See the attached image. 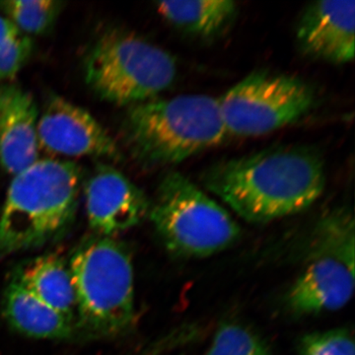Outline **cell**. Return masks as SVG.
Masks as SVG:
<instances>
[{
	"label": "cell",
	"instance_id": "obj_2",
	"mask_svg": "<svg viewBox=\"0 0 355 355\" xmlns=\"http://www.w3.org/2000/svg\"><path fill=\"white\" fill-rule=\"evenodd\" d=\"M83 173L70 161L43 159L13 176L0 216V254L55 241L76 216Z\"/></svg>",
	"mask_w": 355,
	"mask_h": 355
},
{
	"label": "cell",
	"instance_id": "obj_1",
	"mask_svg": "<svg viewBox=\"0 0 355 355\" xmlns=\"http://www.w3.org/2000/svg\"><path fill=\"white\" fill-rule=\"evenodd\" d=\"M203 182L241 218L265 223L310 207L323 193L326 171L316 150L280 146L212 166Z\"/></svg>",
	"mask_w": 355,
	"mask_h": 355
},
{
	"label": "cell",
	"instance_id": "obj_4",
	"mask_svg": "<svg viewBox=\"0 0 355 355\" xmlns=\"http://www.w3.org/2000/svg\"><path fill=\"white\" fill-rule=\"evenodd\" d=\"M77 329L94 336L125 333L135 321L132 256L113 237L97 235L72 254Z\"/></svg>",
	"mask_w": 355,
	"mask_h": 355
},
{
	"label": "cell",
	"instance_id": "obj_5",
	"mask_svg": "<svg viewBox=\"0 0 355 355\" xmlns=\"http://www.w3.org/2000/svg\"><path fill=\"white\" fill-rule=\"evenodd\" d=\"M171 53L146 39L113 29L89 51L84 64L86 83L102 100L132 106L167 90L177 76Z\"/></svg>",
	"mask_w": 355,
	"mask_h": 355
},
{
	"label": "cell",
	"instance_id": "obj_18",
	"mask_svg": "<svg viewBox=\"0 0 355 355\" xmlns=\"http://www.w3.org/2000/svg\"><path fill=\"white\" fill-rule=\"evenodd\" d=\"M300 355H355L354 338L347 328L314 331L299 340Z\"/></svg>",
	"mask_w": 355,
	"mask_h": 355
},
{
	"label": "cell",
	"instance_id": "obj_8",
	"mask_svg": "<svg viewBox=\"0 0 355 355\" xmlns=\"http://www.w3.org/2000/svg\"><path fill=\"white\" fill-rule=\"evenodd\" d=\"M315 99L314 89L303 79L257 70L217 100L227 135L258 137L300 120Z\"/></svg>",
	"mask_w": 355,
	"mask_h": 355
},
{
	"label": "cell",
	"instance_id": "obj_10",
	"mask_svg": "<svg viewBox=\"0 0 355 355\" xmlns=\"http://www.w3.org/2000/svg\"><path fill=\"white\" fill-rule=\"evenodd\" d=\"M83 190L89 225L100 236L113 237L135 227L150 209L144 191L114 168H98Z\"/></svg>",
	"mask_w": 355,
	"mask_h": 355
},
{
	"label": "cell",
	"instance_id": "obj_12",
	"mask_svg": "<svg viewBox=\"0 0 355 355\" xmlns=\"http://www.w3.org/2000/svg\"><path fill=\"white\" fill-rule=\"evenodd\" d=\"M39 110L17 84L0 85V166L15 176L39 160Z\"/></svg>",
	"mask_w": 355,
	"mask_h": 355
},
{
	"label": "cell",
	"instance_id": "obj_11",
	"mask_svg": "<svg viewBox=\"0 0 355 355\" xmlns=\"http://www.w3.org/2000/svg\"><path fill=\"white\" fill-rule=\"evenodd\" d=\"M354 0L313 2L303 11L296 28L301 51L331 64L354 60Z\"/></svg>",
	"mask_w": 355,
	"mask_h": 355
},
{
	"label": "cell",
	"instance_id": "obj_15",
	"mask_svg": "<svg viewBox=\"0 0 355 355\" xmlns=\"http://www.w3.org/2000/svg\"><path fill=\"white\" fill-rule=\"evenodd\" d=\"M156 9L180 31L205 39L223 32L237 11L232 0H172L157 2Z\"/></svg>",
	"mask_w": 355,
	"mask_h": 355
},
{
	"label": "cell",
	"instance_id": "obj_20",
	"mask_svg": "<svg viewBox=\"0 0 355 355\" xmlns=\"http://www.w3.org/2000/svg\"><path fill=\"white\" fill-rule=\"evenodd\" d=\"M20 33L8 18L0 16V48L18 36Z\"/></svg>",
	"mask_w": 355,
	"mask_h": 355
},
{
	"label": "cell",
	"instance_id": "obj_13",
	"mask_svg": "<svg viewBox=\"0 0 355 355\" xmlns=\"http://www.w3.org/2000/svg\"><path fill=\"white\" fill-rule=\"evenodd\" d=\"M2 307L14 330L30 338L64 340L77 331L76 324L37 297L15 275L4 292Z\"/></svg>",
	"mask_w": 355,
	"mask_h": 355
},
{
	"label": "cell",
	"instance_id": "obj_19",
	"mask_svg": "<svg viewBox=\"0 0 355 355\" xmlns=\"http://www.w3.org/2000/svg\"><path fill=\"white\" fill-rule=\"evenodd\" d=\"M33 51L31 37L20 33L0 48V80L11 81L27 64Z\"/></svg>",
	"mask_w": 355,
	"mask_h": 355
},
{
	"label": "cell",
	"instance_id": "obj_17",
	"mask_svg": "<svg viewBox=\"0 0 355 355\" xmlns=\"http://www.w3.org/2000/svg\"><path fill=\"white\" fill-rule=\"evenodd\" d=\"M205 355H272L266 343L243 324L226 323L216 331Z\"/></svg>",
	"mask_w": 355,
	"mask_h": 355
},
{
	"label": "cell",
	"instance_id": "obj_9",
	"mask_svg": "<svg viewBox=\"0 0 355 355\" xmlns=\"http://www.w3.org/2000/svg\"><path fill=\"white\" fill-rule=\"evenodd\" d=\"M40 148L67 157L121 158L120 149L88 111L58 95H51L39 114Z\"/></svg>",
	"mask_w": 355,
	"mask_h": 355
},
{
	"label": "cell",
	"instance_id": "obj_14",
	"mask_svg": "<svg viewBox=\"0 0 355 355\" xmlns=\"http://www.w3.org/2000/svg\"><path fill=\"white\" fill-rule=\"evenodd\" d=\"M21 284L60 314L76 324V292L69 266L57 254L37 257L16 270ZM78 330V329H77Z\"/></svg>",
	"mask_w": 355,
	"mask_h": 355
},
{
	"label": "cell",
	"instance_id": "obj_16",
	"mask_svg": "<svg viewBox=\"0 0 355 355\" xmlns=\"http://www.w3.org/2000/svg\"><path fill=\"white\" fill-rule=\"evenodd\" d=\"M62 1L53 0H7L0 9L26 36H40L50 31L62 10Z\"/></svg>",
	"mask_w": 355,
	"mask_h": 355
},
{
	"label": "cell",
	"instance_id": "obj_3",
	"mask_svg": "<svg viewBox=\"0 0 355 355\" xmlns=\"http://www.w3.org/2000/svg\"><path fill=\"white\" fill-rule=\"evenodd\" d=\"M123 130L133 157L150 166L178 164L228 137L218 100L203 94L153 98L132 105Z\"/></svg>",
	"mask_w": 355,
	"mask_h": 355
},
{
	"label": "cell",
	"instance_id": "obj_7",
	"mask_svg": "<svg viewBox=\"0 0 355 355\" xmlns=\"http://www.w3.org/2000/svg\"><path fill=\"white\" fill-rule=\"evenodd\" d=\"M305 268L286 297L297 317L342 309L354 292V218L347 207L324 214L311 235Z\"/></svg>",
	"mask_w": 355,
	"mask_h": 355
},
{
	"label": "cell",
	"instance_id": "obj_6",
	"mask_svg": "<svg viewBox=\"0 0 355 355\" xmlns=\"http://www.w3.org/2000/svg\"><path fill=\"white\" fill-rule=\"evenodd\" d=\"M148 214L166 249L181 258H207L241 237L227 210L176 171L161 180Z\"/></svg>",
	"mask_w": 355,
	"mask_h": 355
}]
</instances>
